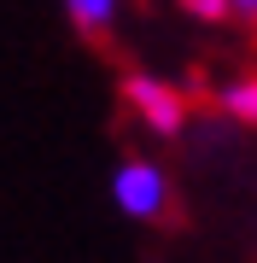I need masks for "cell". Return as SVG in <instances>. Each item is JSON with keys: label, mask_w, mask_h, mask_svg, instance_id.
I'll return each mask as SVG.
<instances>
[{"label": "cell", "mask_w": 257, "mask_h": 263, "mask_svg": "<svg viewBox=\"0 0 257 263\" xmlns=\"http://www.w3.org/2000/svg\"><path fill=\"white\" fill-rule=\"evenodd\" d=\"M216 111L246 123V129H257V70H246V76H234V82L216 88Z\"/></svg>", "instance_id": "3"}, {"label": "cell", "mask_w": 257, "mask_h": 263, "mask_svg": "<svg viewBox=\"0 0 257 263\" xmlns=\"http://www.w3.org/2000/svg\"><path fill=\"white\" fill-rule=\"evenodd\" d=\"M123 105L134 111L141 129H152L158 141H175L187 129V94L164 76H146V70H129L123 76Z\"/></svg>", "instance_id": "2"}, {"label": "cell", "mask_w": 257, "mask_h": 263, "mask_svg": "<svg viewBox=\"0 0 257 263\" xmlns=\"http://www.w3.org/2000/svg\"><path fill=\"white\" fill-rule=\"evenodd\" d=\"M170 170L152 158H123L111 170V205L129 216V222H158L170 216Z\"/></svg>", "instance_id": "1"}, {"label": "cell", "mask_w": 257, "mask_h": 263, "mask_svg": "<svg viewBox=\"0 0 257 263\" xmlns=\"http://www.w3.org/2000/svg\"><path fill=\"white\" fill-rule=\"evenodd\" d=\"M187 6V18H199V24H228V0H181Z\"/></svg>", "instance_id": "5"}, {"label": "cell", "mask_w": 257, "mask_h": 263, "mask_svg": "<svg viewBox=\"0 0 257 263\" xmlns=\"http://www.w3.org/2000/svg\"><path fill=\"white\" fill-rule=\"evenodd\" d=\"M65 12L82 35H105L117 24V12H123V0H65Z\"/></svg>", "instance_id": "4"}, {"label": "cell", "mask_w": 257, "mask_h": 263, "mask_svg": "<svg viewBox=\"0 0 257 263\" xmlns=\"http://www.w3.org/2000/svg\"><path fill=\"white\" fill-rule=\"evenodd\" d=\"M228 18H246V24H257V0H228Z\"/></svg>", "instance_id": "6"}]
</instances>
